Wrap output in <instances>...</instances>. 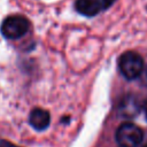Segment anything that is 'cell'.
I'll return each mask as SVG.
<instances>
[{
	"label": "cell",
	"mask_w": 147,
	"mask_h": 147,
	"mask_svg": "<svg viewBox=\"0 0 147 147\" xmlns=\"http://www.w3.org/2000/svg\"><path fill=\"white\" fill-rule=\"evenodd\" d=\"M118 68L121 74L129 80L136 79L140 76L144 69V60L140 54L129 51L123 53L118 59Z\"/></svg>",
	"instance_id": "obj_1"
},
{
	"label": "cell",
	"mask_w": 147,
	"mask_h": 147,
	"mask_svg": "<svg viewBox=\"0 0 147 147\" xmlns=\"http://www.w3.org/2000/svg\"><path fill=\"white\" fill-rule=\"evenodd\" d=\"M141 106L142 103L139 102L137 96L125 95L118 103V114L125 118H133L139 114Z\"/></svg>",
	"instance_id": "obj_5"
},
{
	"label": "cell",
	"mask_w": 147,
	"mask_h": 147,
	"mask_svg": "<svg viewBox=\"0 0 147 147\" xmlns=\"http://www.w3.org/2000/svg\"><path fill=\"white\" fill-rule=\"evenodd\" d=\"M146 74H147V70H146Z\"/></svg>",
	"instance_id": "obj_10"
},
{
	"label": "cell",
	"mask_w": 147,
	"mask_h": 147,
	"mask_svg": "<svg viewBox=\"0 0 147 147\" xmlns=\"http://www.w3.org/2000/svg\"><path fill=\"white\" fill-rule=\"evenodd\" d=\"M115 0H77L76 9L85 16H95L100 11L107 9Z\"/></svg>",
	"instance_id": "obj_4"
},
{
	"label": "cell",
	"mask_w": 147,
	"mask_h": 147,
	"mask_svg": "<svg viewBox=\"0 0 147 147\" xmlns=\"http://www.w3.org/2000/svg\"><path fill=\"white\" fill-rule=\"evenodd\" d=\"M144 147H147V144H146V145H145V146H144Z\"/></svg>",
	"instance_id": "obj_9"
},
{
	"label": "cell",
	"mask_w": 147,
	"mask_h": 147,
	"mask_svg": "<svg viewBox=\"0 0 147 147\" xmlns=\"http://www.w3.org/2000/svg\"><path fill=\"white\" fill-rule=\"evenodd\" d=\"M144 139L142 130L130 122L121 124L116 131V141L119 147H138Z\"/></svg>",
	"instance_id": "obj_2"
},
{
	"label": "cell",
	"mask_w": 147,
	"mask_h": 147,
	"mask_svg": "<svg viewBox=\"0 0 147 147\" xmlns=\"http://www.w3.org/2000/svg\"><path fill=\"white\" fill-rule=\"evenodd\" d=\"M141 108H142V110H144V113H145V116H146V118H147V98L144 100Z\"/></svg>",
	"instance_id": "obj_8"
},
{
	"label": "cell",
	"mask_w": 147,
	"mask_h": 147,
	"mask_svg": "<svg viewBox=\"0 0 147 147\" xmlns=\"http://www.w3.org/2000/svg\"><path fill=\"white\" fill-rule=\"evenodd\" d=\"M29 25V21L24 16H8L1 24V33L8 39H18L28 32Z\"/></svg>",
	"instance_id": "obj_3"
},
{
	"label": "cell",
	"mask_w": 147,
	"mask_h": 147,
	"mask_svg": "<svg viewBox=\"0 0 147 147\" xmlns=\"http://www.w3.org/2000/svg\"><path fill=\"white\" fill-rule=\"evenodd\" d=\"M49 113L45 109L41 108H36L30 113L29 116V123L31 124V126L38 131H42L45 130L48 125H49Z\"/></svg>",
	"instance_id": "obj_6"
},
{
	"label": "cell",
	"mask_w": 147,
	"mask_h": 147,
	"mask_svg": "<svg viewBox=\"0 0 147 147\" xmlns=\"http://www.w3.org/2000/svg\"><path fill=\"white\" fill-rule=\"evenodd\" d=\"M0 147H20L8 140H3V139H0Z\"/></svg>",
	"instance_id": "obj_7"
}]
</instances>
